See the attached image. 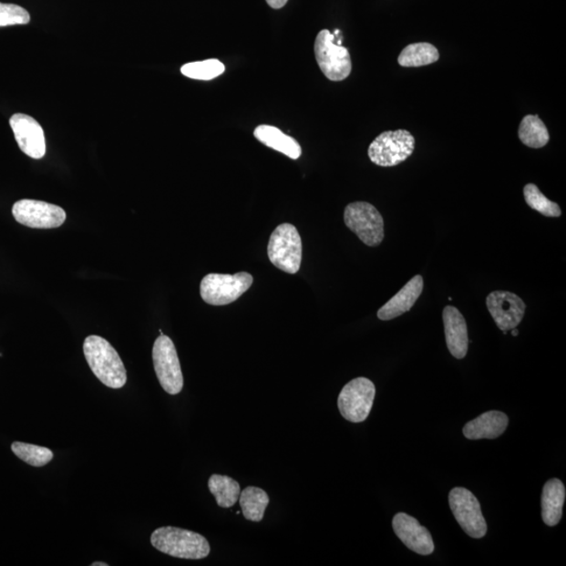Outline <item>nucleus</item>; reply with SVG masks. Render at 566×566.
<instances>
[{"instance_id": "nucleus-1", "label": "nucleus", "mask_w": 566, "mask_h": 566, "mask_svg": "<svg viewBox=\"0 0 566 566\" xmlns=\"http://www.w3.org/2000/svg\"><path fill=\"white\" fill-rule=\"evenodd\" d=\"M83 352L90 369L105 386L118 389L128 382L122 359L108 340L99 335H88L84 341Z\"/></svg>"}, {"instance_id": "nucleus-2", "label": "nucleus", "mask_w": 566, "mask_h": 566, "mask_svg": "<svg viewBox=\"0 0 566 566\" xmlns=\"http://www.w3.org/2000/svg\"><path fill=\"white\" fill-rule=\"evenodd\" d=\"M150 541L153 548L180 559L199 561L210 554V544L204 536L174 527L157 529L151 534Z\"/></svg>"}, {"instance_id": "nucleus-3", "label": "nucleus", "mask_w": 566, "mask_h": 566, "mask_svg": "<svg viewBox=\"0 0 566 566\" xmlns=\"http://www.w3.org/2000/svg\"><path fill=\"white\" fill-rule=\"evenodd\" d=\"M268 255L277 269L296 274L303 262V242L297 228L291 223H282L273 231Z\"/></svg>"}, {"instance_id": "nucleus-4", "label": "nucleus", "mask_w": 566, "mask_h": 566, "mask_svg": "<svg viewBox=\"0 0 566 566\" xmlns=\"http://www.w3.org/2000/svg\"><path fill=\"white\" fill-rule=\"evenodd\" d=\"M253 283V277L249 273L241 272L234 275L211 274L202 278L201 296L208 304L227 305L236 302Z\"/></svg>"}, {"instance_id": "nucleus-5", "label": "nucleus", "mask_w": 566, "mask_h": 566, "mask_svg": "<svg viewBox=\"0 0 566 566\" xmlns=\"http://www.w3.org/2000/svg\"><path fill=\"white\" fill-rule=\"evenodd\" d=\"M416 147V139L408 130L383 132L369 145L368 157L381 167H394L406 160Z\"/></svg>"}, {"instance_id": "nucleus-6", "label": "nucleus", "mask_w": 566, "mask_h": 566, "mask_svg": "<svg viewBox=\"0 0 566 566\" xmlns=\"http://www.w3.org/2000/svg\"><path fill=\"white\" fill-rule=\"evenodd\" d=\"M314 57L321 72L331 81L345 80L352 73L351 55L346 47L335 44L334 34L321 31L314 41Z\"/></svg>"}, {"instance_id": "nucleus-7", "label": "nucleus", "mask_w": 566, "mask_h": 566, "mask_svg": "<svg viewBox=\"0 0 566 566\" xmlns=\"http://www.w3.org/2000/svg\"><path fill=\"white\" fill-rule=\"evenodd\" d=\"M152 359L160 386L167 394L179 395L184 386V377L177 348L168 335L160 334L156 340Z\"/></svg>"}, {"instance_id": "nucleus-8", "label": "nucleus", "mask_w": 566, "mask_h": 566, "mask_svg": "<svg viewBox=\"0 0 566 566\" xmlns=\"http://www.w3.org/2000/svg\"><path fill=\"white\" fill-rule=\"evenodd\" d=\"M346 227L368 247L380 246L384 240V220L377 209L366 201L352 202L345 208Z\"/></svg>"}, {"instance_id": "nucleus-9", "label": "nucleus", "mask_w": 566, "mask_h": 566, "mask_svg": "<svg viewBox=\"0 0 566 566\" xmlns=\"http://www.w3.org/2000/svg\"><path fill=\"white\" fill-rule=\"evenodd\" d=\"M375 396V384L367 377H356L341 390L338 397L341 416L352 423L365 422L372 411Z\"/></svg>"}, {"instance_id": "nucleus-10", "label": "nucleus", "mask_w": 566, "mask_h": 566, "mask_svg": "<svg viewBox=\"0 0 566 566\" xmlns=\"http://www.w3.org/2000/svg\"><path fill=\"white\" fill-rule=\"evenodd\" d=\"M449 505L465 533L475 540L487 534L488 527L481 513L480 503L472 492L465 488H454L449 494Z\"/></svg>"}, {"instance_id": "nucleus-11", "label": "nucleus", "mask_w": 566, "mask_h": 566, "mask_svg": "<svg viewBox=\"0 0 566 566\" xmlns=\"http://www.w3.org/2000/svg\"><path fill=\"white\" fill-rule=\"evenodd\" d=\"M14 219L34 229H55L63 225L67 213L59 206L35 200H20L12 208Z\"/></svg>"}, {"instance_id": "nucleus-12", "label": "nucleus", "mask_w": 566, "mask_h": 566, "mask_svg": "<svg viewBox=\"0 0 566 566\" xmlns=\"http://www.w3.org/2000/svg\"><path fill=\"white\" fill-rule=\"evenodd\" d=\"M489 313L496 325L502 332L519 326L526 313V304L516 293L507 291H494L486 299Z\"/></svg>"}, {"instance_id": "nucleus-13", "label": "nucleus", "mask_w": 566, "mask_h": 566, "mask_svg": "<svg viewBox=\"0 0 566 566\" xmlns=\"http://www.w3.org/2000/svg\"><path fill=\"white\" fill-rule=\"evenodd\" d=\"M10 126L21 151L35 160L45 157L46 151L45 131L34 118L15 114L10 118Z\"/></svg>"}, {"instance_id": "nucleus-14", "label": "nucleus", "mask_w": 566, "mask_h": 566, "mask_svg": "<svg viewBox=\"0 0 566 566\" xmlns=\"http://www.w3.org/2000/svg\"><path fill=\"white\" fill-rule=\"evenodd\" d=\"M393 528L400 540L415 553L427 556L435 551V542L429 530L414 517L405 513L396 514L393 520Z\"/></svg>"}, {"instance_id": "nucleus-15", "label": "nucleus", "mask_w": 566, "mask_h": 566, "mask_svg": "<svg viewBox=\"0 0 566 566\" xmlns=\"http://www.w3.org/2000/svg\"><path fill=\"white\" fill-rule=\"evenodd\" d=\"M443 321L447 346L450 354L454 358L464 359L469 347V337L463 314L457 307L448 305L443 311Z\"/></svg>"}, {"instance_id": "nucleus-16", "label": "nucleus", "mask_w": 566, "mask_h": 566, "mask_svg": "<svg viewBox=\"0 0 566 566\" xmlns=\"http://www.w3.org/2000/svg\"><path fill=\"white\" fill-rule=\"evenodd\" d=\"M424 281L417 275L404 288L377 311V318L383 321L393 320L409 312L422 295Z\"/></svg>"}, {"instance_id": "nucleus-17", "label": "nucleus", "mask_w": 566, "mask_h": 566, "mask_svg": "<svg viewBox=\"0 0 566 566\" xmlns=\"http://www.w3.org/2000/svg\"><path fill=\"white\" fill-rule=\"evenodd\" d=\"M509 417L501 411H488L465 425L464 436L468 439H494L507 430Z\"/></svg>"}, {"instance_id": "nucleus-18", "label": "nucleus", "mask_w": 566, "mask_h": 566, "mask_svg": "<svg viewBox=\"0 0 566 566\" xmlns=\"http://www.w3.org/2000/svg\"><path fill=\"white\" fill-rule=\"evenodd\" d=\"M565 487L558 479H550L543 487L541 496L542 520L549 527L561 520L565 501Z\"/></svg>"}, {"instance_id": "nucleus-19", "label": "nucleus", "mask_w": 566, "mask_h": 566, "mask_svg": "<svg viewBox=\"0 0 566 566\" xmlns=\"http://www.w3.org/2000/svg\"><path fill=\"white\" fill-rule=\"evenodd\" d=\"M254 137L263 145L270 147L292 160H297L302 156V146L295 139L283 134L281 129L271 125H260L254 130Z\"/></svg>"}, {"instance_id": "nucleus-20", "label": "nucleus", "mask_w": 566, "mask_h": 566, "mask_svg": "<svg viewBox=\"0 0 566 566\" xmlns=\"http://www.w3.org/2000/svg\"><path fill=\"white\" fill-rule=\"evenodd\" d=\"M269 502V495L261 488L248 487L240 495L242 514L250 521L261 522Z\"/></svg>"}, {"instance_id": "nucleus-21", "label": "nucleus", "mask_w": 566, "mask_h": 566, "mask_svg": "<svg viewBox=\"0 0 566 566\" xmlns=\"http://www.w3.org/2000/svg\"><path fill=\"white\" fill-rule=\"evenodd\" d=\"M208 487L221 508L233 507L240 499L241 486L239 482L226 477V475H212L209 479Z\"/></svg>"}, {"instance_id": "nucleus-22", "label": "nucleus", "mask_w": 566, "mask_h": 566, "mask_svg": "<svg viewBox=\"0 0 566 566\" xmlns=\"http://www.w3.org/2000/svg\"><path fill=\"white\" fill-rule=\"evenodd\" d=\"M439 59V53L435 46L427 42L409 45L398 56V65L404 67H419L432 65Z\"/></svg>"}, {"instance_id": "nucleus-23", "label": "nucleus", "mask_w": 566, "mask_h": 566, "mask_svg": "<svg viewBox=\"0 0 566 566\" xmlns=\"http://www.w3.org/2000/svg\"><path fill=\"white\" fill-rule=\"evenodd\" d=\"M520 141L530 149H542L550 141L548 129L538 116L522 118L519 131Z\"/></svg>"}, {"instance_id": "nucleus-24", "label": "nucleus", "mask_w": 566, "mask_h": 566, "mask_svg": "<svg viewBox=\"0 0 566 566\" xmlns=\"http://www.w3.org/2000/svg\"><path fill=\"white\" fill-rule=\"evenodd\" d=\"M225 71V65L218 59L190 62L180 68L181 74L188 78L202 81L218 78Z\"/></svg>"}, {"instance_id": "nucleus-25", "label": "nucleus", "mask_w": 566, "mask_h": 566, "mask_svg": "<svg viewBox=\"0 0 566 566\" xmlns=\"http://www.w3.org/2000/svg\"><path fill=\"white\" fill-rule=\"evenodd\" d=\"M11 449L18 458L33 467H44L54 458L52 450L32 444L15 442L12 444Z\"/></svg>"}, {"instance_id": "nucleus-26", "label": "nucleus", "mask_w": 566, "mask_h": 566, "mask_svg": "<svg viewBox=\"0 0 566 566\" xmlns=\"http://www.w3.org/2000/svg\"><path fill=\"white\" fill-rule=\"evenodd\" d=\"M524 200L530 208L536 210L537 212L547 216V218H559L562 211L556 202L545 198V195L534 184H528L523 189Z\"/></svg>"}, {"instance_id": "nucleus-27", "label": "nucleus", "mask_w": 566, "mask_h": 566, "mask_svg": "<svg viewBox=\"0 0 566 566\" xmlns=\"http://www.w3.org/2000/svg\"><path fill=\"white\" fill-rule=\"evenodd\" d=\"M30 20L29 12L24 9L23 6L0 3V27L27 25L30 23Z\"/></svg>"}, {"instance_id": "nucleus-28", "label": "nucleus", "mask_w": 566, "mask_h": 566, "mask_svg": "<svg viewBox=\"0 0 566 566\" xmlns=\"http://www.w3.org/2000/svg\"><path fill=\"white\" fill-rule=\"evenodd\" d=\"M273 9H282L289 0H265Z\"/></svg>"}, {"instance_id": "nucleus-29", "label": "nucleus", "mask_w": 566, "mask_h": 566, "mask_svg": "<svg viewBox=\"0 0 566 566\" xmlns=\"http://www.w3.org/2000/svg\"><path fill=\"white\" fill-rule=\"evenodd\" d=\"M92 566H108V564L105 562H94Z\"/></svg>"}, {"instance_id": "nucleus-30", "label": "nucleus", "mask_w": 566, "mask_h": 566, "mask_svg": "<svg viewBox=\"0 0 566 566\" xmlns=\"http://www.w3.org/2000/svg\"><path fill=\"white\" fill-rule=\"evenodd\" d=\"M511 331H512V335H514V337H517V335H519V330H517L516 327L513 328V330H511Z\"/></svg>"}]
</instances>
